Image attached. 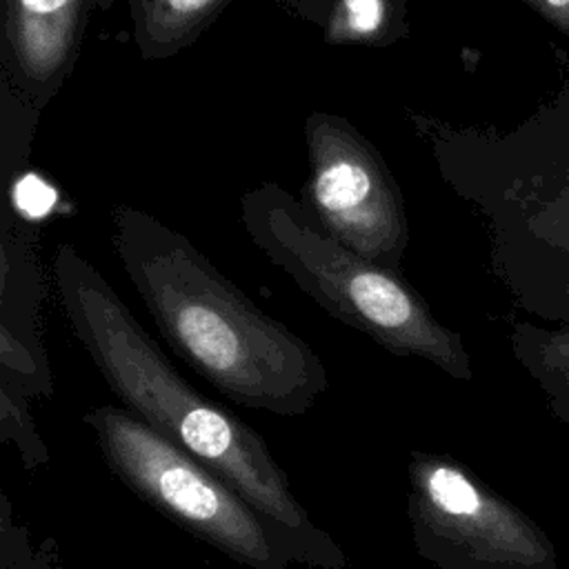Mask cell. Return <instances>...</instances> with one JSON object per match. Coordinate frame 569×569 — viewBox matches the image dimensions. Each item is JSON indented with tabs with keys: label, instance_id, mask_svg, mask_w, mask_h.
I'll use <instances>...</instances> for the list:
<instances>
[{
	"label": "cell",
	"instance_id": "14",
	"mask_svg": "<svg viewBox=\"0 0 569 569\" xmlns=\"http://www.w3.org/2000/svg\"><path fill=\"white\" fill-rule=\"evenodd\" d=\"M113 2H116V0H91V4H93L96 9H100V11H104V13H107V11H111Z\"/></svg>",
	"mask_w": 569,
	"mask_h": 569
},
{
	"label": "cell",
	"instance_id": "5",
	"mask_svg": "<svg viewBox=\"0 0 569 569\" xmlns=\"http://www.w3.org/2000/svg\"><path fill=\"white\" fill-rule=\"evenodd\" d=\"M407 518L438 569H558L545 529L449 453L409 451Z\"/></svg>",
	"mask_w": 569,
	"mask_h": 569
},
{
	"label": "cell",
	"instance_id": "8",
	"mask_svg": "<svg viewBox=\"0 0 569 569\" xmlns=\"http://www.w3.org/2000/svg\"><path fill=\"white\" fill-rule=\"evenodd\" d=\"M40 300L42 271L33 236L22 216L4 209L0 227V331L16 336L44 358L36 322Z\"/></svg>",
	"mask_w": 569,
	"mask_h": 569
},
{
	"label": "cell",
	"instance_id": "9",
	"mask_svg": "<svg viewBox=\"0 0 569 569\" xmlns=\"http://www.w3.org/2000/svg\"><path fill=\"white\" fill-rule=\"evenodd\" d=\"M284 13L311 22L329 44L391 47L411 31L407 0H284Z\"/></svg>",
	"mask_w": 569,
	"mask_h": 569
},
{
	"label": "cell",
	"instance_id": "10",
	"mask_svg": "<svg viewBox=\"0 0 569 569\" xmlns=\"http://www.w3.org/2000/svg\"><path fill=\"white\" fill-rule=\"evenodd\" d=\"M231 0H127L131 33L144 62L173 58L220 18Z\"/></svg>",
	"mask_w": 569,
	"mask_h": 569
},
{
	"label": "cell",
	"instance_id": "6",
	"mask_svg": "<svg viewBox=\"0 0 569 569\" xmlns=\"http://www.w3.org/2000/svg\"><path fill=\"white\" fill-rule=\"evenodd\" d=\"M305 142L309 178L300 202L311 222L356 253L398 269L409 218L380 151L345 116L327 111L307 116Z\"/></svg>",
	"mask_w": 569,
	"mask_h": 569
},
{
	"label": "cell",
	"instance_id": "1",
	"mask_svg": "<svg viewBox=\"0 0 569 569\" xmlns=\"http://www.w3.org/2000/svg\"><path fill=\"white\" fill-rule=\"evenodd\" d=\"M51 269L73 336L122 407L213 469L296 538L311 569H345L342 547L313 525L262 436L178 373L116 289L71 242L58 244Z\"/></svg>",
	"mask_w": 569,
	"mask_h": 569
},
{
	"label": "cell",
	"instance_id": "13",
	"mask_svg": "<svg viewBox=\"0 0 569 569\" xmlns=\"http://www.w3.org/2000/svg\"><path fill=\"white\" fill-rule=\"evenodd\" d=\"M569 38V0H522Z\"/></svg>",
	"mask_w": 569,
	"mask_h": 569
},
{
	"label": "cell",
	"instance_id": "3",
	"mask_svg": "<svg viewBox=\"0 0 569 569\" xmlns=\"http://www.w3.org/2000/svg\"><path fill=\"white\" fill-rule=\"evenodd\" d=\"M240 218L269 262L329 316L396 356L427 360L456 380L473 378L462 336L431 313L402 273L327 236L284 187L262 182L247 189Z\"/></svg>",
	"mask_w": 569,
	"mask_h": 569
},
{
	"label": "cell",
	"instance_id": "7",
	"mask_svg": "<svg viewBox=\"0 0 569 569\" xmlns=\"http://www.w3.org/2000/svg\"><path fill=\"white\" fill-rule=\"evenodd\" d=\"M91 0H4L0 76L42 111L71 76Z\"/></svg>",
	"mask_w": 569,
	"mask_h": 569
},
{
	"label": "cell",
	"instance_id": "12",
	"mask_svg": "<svg viewBox=\"0 0 569 569\" xmlns=\"http://www.w3.org/2000/svg\"><path fill=\"white\" fill-rule=\"evenodd\" d=\"M0 413H2V438H13L20 445V453L29 467H36L47 460V451L42 447L40 436L33 429V422L20 400V396L11 389L7 380L0 385Z\"/></svg>",
	"mask_w": 569,
	"mask_h": 569
},
{
	"label": "cell",
	"instance_id": "11",
	"mask_svg": "<svg viewBox=\"0 0 569 569\" xmlns=\"http://www.w3.org/2000/svg\"><path fill=\"white\" fill-rule=\"evenodd\" d=\"M511 347L518 362L545 393L551 413L569 422V327L540 329L516 325Z\"/></svg>",
	"mask_w": 569,
	"mask_h": 569
},
{
	"label": "cell",
	"instance_id": "4",
	"mask_svg": "<svg viewBox=\"0 0 569 569\" xmlns=\"http://www.w3.org/2000/svg\"><path fill=\"white\" fill-rule=\"evenodd\" d=\"M84 422L111 473L189 536L247 569H287L291 562L311 567L296 538L129 409L102 405Z\"/></svg>",
	"mask_w": 569,
	"mask_h": 569
},
{
	"label": "cell",
	"instance_id": "2",
	"mask_svg": "<svg viewBox=\"0 0 569 569\" xmlns=\"http://www.w3.org/2000/svg\"><path fill=\"white\" fill-rule=\"evenodd\" d=\"M118 260L171 351L233 402L302 416L327 391L320 356L262 311L187 236L131 204L111 209Z\"/></svg>",
	"mask_w": 569,
	"mask_h": 569
}]
</instances>
